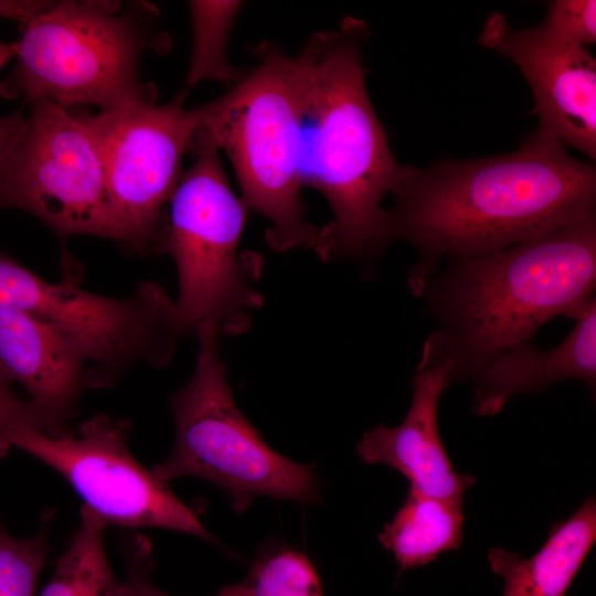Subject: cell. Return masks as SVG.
<instances>
[{
  "mask_svg": "<svg viewBox=\"0 0 596 596\" xmlns=\"http://www.w3.org/2000/svg\"><path fill=\"white\" fill-rule=\"evenodd\" d=\"M52 512L32 538L12 536L0 521V596H35L38 577L49 553Z\"/></svg>",
  "mask_w": 596,
  "mask_h": 596,
  "instance_id": "21",
  "label": "cell"
},
{
  "mask_svg": "<svg viewBox=\"0 0 596 596\" xmlns=\"http://www.w3.org/2000/svg\"><path fill=\"white\" fill-rule=\"evenodd\" d=\"M540 26L558 42L586 47L596 41V1H550Z\"/></svg>",
  "mask_w": 596,
  "mask_h": 596,
  "instance_id": "22",
  "label": "cell"
},
{
  "mask_svg": "<svg viewBox=\"0 0 596 596\" xmlns=\"http://www.w3.org/2000/svg\"><path fill=\"white\" fill-rule=\"evenodd\" d=\"M216 596H324L319 575L304 553L279 549L258 558L240 583Z\"/></svg>",
  "mask_w": 596,
  "mask_h": 596,
  "instance_id": "20",
  "label": "cell"
},
{
  "mask_svg": "<svg viewBox=\"0 0 596 596\" xmlns=\"http://www.w3.org/2000/svg\"><path fill=\"white\" fill-rule=\"evenodd\" d=\"M189 150L195 160L170 198L157 253L170 255L177 267L180 334L210 322L219 337L236 336L248 329L263 304L253 286L260 257L238 252L248 206L233 192L211 140L195 131Z\"/></svg>",
  "mask_w": 596,
  "mask_h": 596,
  "instance_id": "6",
  "label": "cell"
},
{
  "mask_svg": "<svg viewBox=\"0 0 596 596\" xmlns=\"http://www.w3.org/2000/svg\"><path fill=\"white\" fill-rule=\"evenodd\" d=\"M182 92L163 105L139 103L87 115L103 163L109 237L129 252L157 253L164 206L182 175L181 160L200 124Z\"/></svg>",
  "mask_w": 596,
  "mask_h": 596,
  "instance_id": "9",
  "label": "cell"
},
{
  "mask_svg": "<svg viewBox=\"0 0 596 596\" xmlns=\"http://www.w3.org/2000/svg\"><path fill=\"white\" fill-rule=\"evenodd\" d=\"M195 333L194 372L169 398L174 444L152 473L166 483L181 477L205 479L231 497L237 512L258 496L316 503L320 497L312 468L273 450L237 407L214 326L201 323Z\"/></svg>",
  "mask_w": 596,
  "mask_h": 596,
  "instance_id": "7",
  "label": "cell"
},
{
  "mask_svg": "<svg viewBox=\"0 0 596 596\" xmlns=\"http://www.w3.org/2000/svg\"><path fill=\"white\" fill-rule=\"evenodd\" d=\"M26 116L20 107L0 117V185L6 177L14 151L24 132Z\"/></svg>",
  "mask_w": 596,
  "mask_h": 596,
  "instance_id": "25",
  "label": "cell"
},
{
  "mask_svg": "<svg viewBox=\"0 0 596 596\" xmlns=\"http://www.w3.org/2000/svg\"><path fill=\"white\" fill-rule=\"evenodd\" d=\"M479 45L508 57L522 72L534 98L536 131L596 159V60L586 47L556 41L541 26L514 29L492 12Z\"/></svg>",
  "mask_w": 596,
  "mask_h": 596,
  "instance_id": "12",
  "label": "cell"
},
{
  "mask_svg": "<svg viewBox=\"0 0 596 596\" xmlns=\"http://www.w3.org/2000/svg\"><path fill=\"white\" fill-rule=\"evenodd\" d=\"M14 56L11 44L0 42V70Z\"/></svg>",
  "mask_w": 596,
  "mask_h": 596,
  "instance_id": "27",
  "label": "cell"
},
{
  "mask_svg": "<svg viewBox=\"0 0 596 596\" xmlns=\"http://www.w3.org/2000/svg\"><path fill=\"white\" fill-rule=\"evenodd\" d=\"M106 525L97 513L82 507L79 524L40 596H121L123 582L115 576L105 550Z\"/></svg>",
  "mask_w": 596,
  "mask_h": 596,
  "instance_id": "18",
  "label": "cell"
},
{
  "mask_svg": "<svg viewBox=\"0 0 596 596\" xmlns=\"http://www.w3.org/2000/svg\"><path fill=\"white\" fill-rule=\"evenodd\" d=\"M462 503L408 491L392 521L379 534V542L394 555L400 573L427 565L439 554L460 547Z\"/></svg>",
  "mask_w": 596,
  "mask_h": 596,
  "instance_id": "17",
  "label": "cell"
},
{
  "mask_svg": "<svg viewBox=\"0 0 596 596\" xmlns=\"http://www.w3.org/2000/svg\"><path fill=\"white\" fill-rule=\"evenodd\" d=\"M391 241L413 245L409 287L447 258L494 253L596 216V167L534 131L513 152L401 164Z\"/></svg>",
  "mask_w": 596,
  "mask_h": 596,
  "instance_id": "1",
  "label": "cell"
},
{
  "mask_svg": "<svg viewBox=\"0 0 596 596\" xmlns=\"http://www.w3.org/2000/svg\"><path fill=\"white\" fill-rule=\"evenodd\" d=\"M53 3L54 1L0 0V18L23 22L47 10Z\"/></svg>",
  "mask_w": 596,
  "mask_h": 596,
  "instance_id": "26",
  "label": "cell"
},
{
  "mask_svg": "<svg viewBox=\"0 0 596 596\" xmlns=\"http://www.w3.org/2000/svg\"><path fill=\"white\" fill-rule=\"evenodd\" d=\"M43 433L41 419L31 404L17 396L0 380V439L15 446L25 435Z\"/></svg>",
  "mask_w": 596,
  "mask_h": 596,
  "instance_id": "23",
  "label": "cell"
},
{
  "mask_svg": "<svg viewBox=\"0 0 596 596\" xmlns=\"http://www.w3.org/2000/svg\"><path fill=\"white\" fill-rule=\"evenodd\" d=\"M159 11L148 2L63 0L21 22L12 43L14 67L0 95L50 100L65 109L94 105L111 110L157 103L158 92L140 75L146 51L166 54L170 36L159 29Z\"/></svg>",
  "mask_w": 596,
  "mask_h": 596,
  "instance_id": "4",
  "label": "cell"
},
{
  "mask_svg": "<svg viewBox=\"0 0 596 596\" xmlns=\"http://www.w3.org/2000/svg\"><path fill=\"white\" fill-rule=\"evenodd\" d=\"M2 210L31 214L62 243L75 235L109 237L102 157L79 114L43 98L30 102L0 185Z\"/></svg>",
  "mask_w": 596,
  "mask_h": 596,
  "instance_id": "10",
  "label": "cell"
},
{
  "mask_svg": "<svg viewBox=\"0 0 596 596\" xmlns=\"http://www.w3.org/2000/svg\"><path fill=\"white\" fill-rule=\"evenodd\" d=\"M0 308L52 323L85 353L91 386L106 389L139 365L167 366L182 338L174 299L158 283H139L125 297L87 291L68 280L50 283L0 253Z\"/></svg>",
  "mask_w": 596,
  "mask_h": 596,
  "instance_id": "8",
  "label": "cell"
},
{
  "mask_svg": "<svg viewBox=\"0 0 596 596\" xmlns=\"http://www.w3.org/2000/svg\"><path fill=\"white\" fill-rule=\"evenodd\" d=\"M252 54L255 63L238 82L199 106L196 132L227 155L242 199L269 222L272 248H313L318 230L305 217L299 174L306 58L270 42Z\"/></svg>",
  "mask_w": 596,
  "mask_h": 596,
  "instance_id": "5",
  "label": "cell"
},
{
  "mask_svg": "<svg viewBox=\"0 0 596 596\" xmlns=\"http://www.w3.org/2000/svg\"><path fill=\"white\" fill-rule=\"evenodd\" d=\"M596 541V500L588 496L566 520L553 523L530 558L492 547L487 555L503 579L501 596H565Z\"/></svg>",
  "mask_w": 596,
  "mask_h": 596,
  "instance_id": "16",
  "label": "cell"
},
{
  "mask_svg": "<svg viewBox=\"0 0 596 596\" xmlns=\"http://www.w3.org/2000/svg\"><path fill=\"white\" fill-rule=\"evenodd\" d=\"M0 380L20 383L30 395L45 436L68 437L81 396L91 386V365L60 328L9 308H0Z\"/></svg>",
  "mask_w": 596,
  "mask_h": 596,
  "instance_id": "13",
  "label": "cell"
},
{
  "mask_svg": "<svg viewBox=\"0 0 596 596\" xmlns=\"http://www.w3.org/2000/svg\"><path fill=\"white\" fill-rule=\"evenodd\" d=\"M574 321L571 332L552 349L528 342L485 364L471 380L475 414L496 415L515 395L541 392L568 379L583 381L595 396L596 300Z\"/></svg>",
  "mask_w": 596,
  "mask_h": 596,
  "instance_id": "15",
  "label": "cell"
},
{
  "mask_svg": "<svg viewBox=\"0 0 596 596\" xmlns=\"http://www.w3.org/2000/svg\"><path fill=\"white\" fill-rule=\"evenodd\" d=\"M446 379L445 368L417 365L412 376V402L403 422L366 432L356 451L368 464L381 462L401 472L412 491L464 502L477 479L455 469L438 430V404Z\"/></svg>",
  "mask_w": 596,
  "mask_h": 596,
  "instance_id": "14",
  "label": "cell"
},
{
  "mask_svg": "<svg viewBox=\"0 0 596 596\" xmlns=\"http://www.w3.org/2000/svg\"><path fill=\"white\" fill-rule=\"evenodd\" d=\"M242 1L189 2L193 49L183 94L203 81H219L230 85L238 82L244 70L234 67L227 60V44Z\"/></svg>",
  "mask_w": 596,
  "mask_h": 596,
  "instance_id": "19",
  "label": "cell"
},
{
  "mask_svg": "<svg viewBox=\"0 0 596 596\" xmlns=\"http://www.w3.org/2000/svg\"><path fill=\"white\" fill-rule=\"evenodd\" d=\"M368 39V24L345 17L301 50L307 73L299 174L301 187L319 191L333 213L318 230L316 254L371 267L392 243L383 201L401 164L366 91Z\"/></svg>",
  "mask_w": 596,
  "mask_h": 596,
  "instance_id": "3",
  "label": "cell"
},
{
  "mask_svg": "<svg viewBox=\"0 0 596 596\" xmlns=\"http://www.w3.org/2000/svg\"><path fill=\"white\" fill-rule=\"evenodd\" d=\"M10 447L11 446L7 441L0 439V460L6 457Z\"/></svg>",
  "mask_w": 596,
  "mask_h": 596,
  "instance_id": "28",
  "label": "cell"
},
{
  "mask_svg": "<svg viewBox=\"0 0 596 596\" xmlns=\"http://www.w3.org/2000/svg\"><path fill=\"white\" fill-rule=\"evenodd\" d=\"M126 550L128 573L123 582L121 596H170L149 579L152 570L150 540L141 534H134Z\"/></svg>",
  "mask_w": 596,
  "mask_h": 596,
  "instance_id": "24",
  "label": "cell"
},
{
  "mask_svg": "<svg viewBox=\"0 0 596 596\" xmlns=\"http://www.w3.org/2000/svg\"><path fill=\"white\" fill-rule=\"evenodd\" d=\"M595 290L596 216L494 253L444 259L412 288L437 322L417 365L445 368L446 387L471 381L553 318H578Z\"/></svg>",
  "mask_w": 596,
  "mask_h": 596,
  "instance_id": "2",
  "label": "cell"
},
{
  "mask_svg": "<svg viewBox=\"0 0 596 596\" xmlns=\"http://www.w3.org/2000/svg\"><path fill=\"white\" fill-rule=\"evenodd\" d=\"M131 423L98 414L68 437L41 433L23 436L14 447L58 472L83 505L107 524L159 528L213 541L194 511L131 455Z\"/></svg>",
  "mask_w": 596,
  "mask_h": 596,
  "instance_id": "11",
  "label": "cell"
}]
</instances>
